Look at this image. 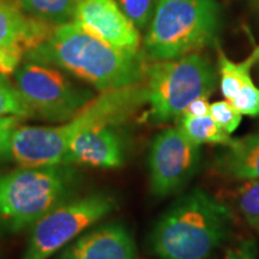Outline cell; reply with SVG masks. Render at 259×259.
Listing matches in <instances>:
<instances>
[{
    "mask_svg": "<svg viewBox=\"0 0 259 259\" xmlns=\"http://www.w3.org/2000/svg\"><path fill=\"white\" fill-rule=\"evenodd\" d=\"M56 27L28 15L18 0H0V73L15 72L22 59L44 44Z\"/></svg>",
    "mask_w": 259,
    "mask_h": 259,
    "instance_id": "obj_10",
    "label": "cell"
},
{
    "mask_svg": "<svg viewBox=\"0 0 259 259\" xmlns=\"http://www.w3.org/2000/svg\"><path fill=\"white\" fill-rule=\"evenodd\" d=\"M73 23L113 48L139 53L141 35L115 0H78Z\"/></svg>",
    "mask_w": 259,
    "mask_h": 259,
    "instance_id": "obj_11",
    "label": "cell"
},
{
    "mask_svg": "<svg viewBox=\"0 0 259 259\" xmlns=\"http://www.w3.org/2000/svg\"><path fill=\"white\" fill-rule=\"evenodd\" d=\"M259 60V47L247 59L241 63H234L219 50V67L221 74V92L226 100L231 101L235 97L241 87L251 82V69L254 63Z\"/></svg>",
    "mask_w": 259,
    "mask_h": 259,
    "instance_id": "obj_15",
    "label": "cell"
},
{
    "mask_svg": "<svg viewBox=\"0 0 259 259\" xmlns=\"http://www.w3.org/2000/svg\"><path fill=\"white\" fill-rule=\"evenodd\" d=\"M185 136L196 144H222L227 147L232 143L231 138L221 126L218 125L211 115L194 116L184 113L180 116L179 126Z\"/></svg>",
    "mask_w": 259,
    "mask_h": 259,
    "instance_id": "obj_16",
    "label": "cell"
},
{
    "mask_svg": "<svg viewBox=\"0 0 259 259\" xmlns=\"http://www.w3.org/2000/svg\"><path fill=\"white\" fill-rule=\"evenodd\" d=\"M25 58L60 67L100 92L143 82L147 66L143 53L113 48L73 22L57 25L51 36Z\"/></svg>",
    "mask_w": 259,
    "mask_h": 259,
    "instance_id": "obj_1",
    "label": "cell"
},
{
    "mask_svg": "<svg viewBox=\"0 0 259 259\" xmlns=\"http://www.w3.org/2000/svg\"><path fill=\"white\" fill-rule=\"evenodd\" d=\"M126 17L137 29H144L151 21L157 0H115Z\"/></svg>",
    "mask_w": 259,
    "mask_h": 259,
    "instance_id": "obj_20",
    "label": "cell"
},
{
    "mask_svg": "<svg viewBox=\"0 0 259 259\" xmlns=\"http://www.w3.org/2000/svg\"><path fill=\"white\" fill-rule=\"evenodd\" d=\"M114 205V199L105 193L58 204L34 223L22 259H48L88 227L105 218Z\"/></svg>",
    "mask_w": 259,
    "mask_h": 259,
    "instance_id": "obj_8",
    "label": "cell"
},
{
    "mask_svg": "<svg viewBox=\"0 0 259 259\" xmlns=\"http://www.w3.org/2000/svg\"><path fill=\"white\" fill-rule=\"evenodd\" d=\"M78 163L94 168H118L124 163V145L113 126H99L74 137L65 155L64 164Z\"/></svg>",
    "mask_w": 259,
    "mask_h": 259,
    "instance_id": "obj_12",
    "label": "cell"
},
{
    "mask_svg": "<svg viewBox=\"0 0 259 259\" xmlns=\"http://www.w3.org/2000/svg\"><path fill=\"white\" fill-rule=\"evenodd\" d=\"M199 147L179 127L166 128L155 137L149 154L150 189L154 196H169L192 179L199 166Z\"/></svg>",
    "mask_w": 259,
    "mask_h": 259,
    "instance_id": "obj_9",
    "label": "cell"
},
{
    "mask_svg": "<svg viewBox=\"0 0 259 259\" xmlns=\"http://www.w3.org/2000/svg\"><path fill=\"white\" fill-rule=\"evenodd\" d=\"M186 114L194 115V116H202L210 114V103L208 102V97L202 96L192 101L187 107L185 111Z\"/></svg>",
    "mask_w": 259,
    "mask_h": 259,
    "instance_id": "obj_25",
    "label": "cell"
},
{
    "mask_svg": "<svg viewBox=\"0 0 259 259\" xmlns=\"http://www.w3.org/2000/svg\"><path fill=\"white\" fill-rule=\"evenodd\" d=\"M59 259H136V245L124 226L112 223L80 236Z\"/></svg>",
    "mask_w": 259,
    "mask_h": 259,
    "instance_id": "obj_13",
    "label": "cell"
},
{
    "mask_svg": "<svg viewBox=\"0 0 259 259\" xmlns=\"http://www.w3.org/2000/svg\"><path fill=\"white\" fill-rule=\"evenodd\" d=\"M242 115H259V88L254 85L253 80L241 87L235 97L229 101Z\"/></svg>",
    "mask_w": 259,
    "mask_h": 259,
    "instance_id": "obj_22",
    "label": "cell"
},
{
    "mask_svg": "<svg viewBox=\"0 0 259 259\" xmlns=\"http://www.w3.org/2000/svg\"><path fill=\"white\" fill-rule=\"evenodd\" d=\"M18 125V118L0 116V160L10 156L11 136Z\"/></svg>",
    "mask_w": 259,
    "mask_h": 259,
    "instance_id": "obj_23",
    "label": "cell"
},
{
    "mask_svg": "<svg viewBox=\"0 0 259 259\" xmlns=\"http://www.w3.org/2000/svg\"><path fill=\"white\" fill-rule=\"evenodd\" d=\"M216 168L232 180H259V132L233 139L219 156Z\"/></svg>",
    "mask_w": 259,
    "mask_h": 259,
    "instance_id": "obj_14",
    "label": "cell"
},
{
    "mask_svg": "<svg viewBox=\"0 0 259 259\" xmlns=\"http://www.w3.org/2000/svg\"><path fill=\"white\" fill-rule=\"evenodd\" d=\"M235 198L245 221L259 231V180H244L236 189Z\"/></svg>",
    "mask_w": 259,
    "mask_h": 259,
    "instance_id": "obj_18",
    "label": "cell"
},
{
    "mask_svg": "<svg viewBox=\"0 0 259 259\" xmlns=\"http://www.w3.org/2000/svg\"><path fill=\"white\" fill-rule=\"evenodd\" d=\"M225 259H257V253L252 242H244L234 248H231L226 253Z\"/></svg>",
    "mask_w": 259,
    "mask_h": 259,
    "instance_id": "obj_24",
    "label": "cell"
},
{
    "mask_svg": "<svg viewBox=\"0 0 259 259\" xmlns=\"http://www.w3.org/2000/svg\"><path fill=\"white\" fill-rule=\"evenodd\" d=\"M74 184L67 164L23 167L0 176V229L16 233L64 202Z\"/></svg>",
    "mask_w": 259,
    "mask_h": 259,
    "instance_id": "obj_5",
    "label": "cell"
},
{
    "mask_svg": "<svg viewBox=\"0 0 259 259\" xmlns=\"http://www.w3.org/2000/svg\"><path fill=\"white\" fill-rule=\"evenodd\" d=\"M231 212L209 193L192 190L158 220L150 244L162 259H206L225 240Z\"/></svg>",
    "mask_w": 259,
    "mask_h": 259,
    "instance_id": "obj_3",
    "label": "cell"
},
{
    "mask_svg": "<svg viewBox=\"0 0 259 259\" xmlns=\"http://www.w3.org/2000/svg\"><path fill=\"white\" fill-rule=\"evenodd\" d=\"M254 3H255V4H257V6L259 8V0H254Z\"/></svg>",
    "mask_w": 259,
    "mask_h": 259,
    "instance_id": "obj_26",
    "label": "cell"
},
{
    "mask_svg": "<svg viewBox=\"0 0 259 259\" xmlns=\"http://www.w3.org/2000/svg\"><path fill=\"white\" fill-rule=\"evenodd\" d=\"M210 115L228 135L233 134L239 127L242 120L241 113L236 111L234 106L228 100L211 103L210 105Z\"/></svg>",
    "mask_w": 259,
    "mask_h": 259,
    "instance_id": "obj_21",
    "label": "cell"
},
{
    "mask_svg": "<svg viewBox=\"0 0 259 259\" xmlns=\"http://www.w3.org/2000/svg\"><path fill=\"white\" fill-rule=\"evenodd\" d=\"M4 76L0 74V116L31 118V113L16 87Z\"/></svg>",
    "mask_w": 259,
    "mask_h": 259,
    "instance_id": "obj_19",
    "label": "cell"
},
{
    "mask_svg": "<svg viewBox=\"0 0 259 259\" xmlns=\"http://www.w3.org/2000/svg\"><path fill=\"white\" fill-rule=\"evenodd\" d=\"M18 3L32 17L60 25L73 19L78 0H18Z\"/></svg>",
    "mask_w": 259,
    "mask_h": 259,
    "instance_id": "obj_17",
    "label": "cell"
},
{
    "mask_svg": "<svg viewBox=\"0 0 259 259\" xmlns=\"http://www.w3.org/2000/svg\"><path fill=\"white\" fill-rule=\"evenodd\" d=\"M15 87L31 113L50 122L71 120L94 97L52 65L28 60L15 70Z\"/></svg>",
    "mask_w": 259,
    "mask_h": 259,
    "instance_id": "obj_7",
    "label": "cell"
},
{
    "mask_svg": "<svg viewBox=\"0 0 259 259\" xmlns=\"http://www.w3.org/2000/svg\"><path fill=\"white\" fill-rule=\"evenodd\" d=\"M219 27L215 0H157L143 54L157 61L198 53L215 40Z\"/></svg>",
    "mask_w": 259,
    "mask_h": 259,
    "instance_id": "obj_4",
    "label": "cell"
},
{
    "mask_svg": "<svg viewBox=\"0 0 259 259\" xmlns=\"http://www.w3.org/2000/svg\"><path fill=\"white\" fill-rule=\"evenodd\" d=\"M147 103L144 83L101 92L64 125L57 127L17 126L11 136L10 156L23 167L64 164L71 141L85 130L124 122Z\"/></svg>",
    "mask_w": 259,
    "mask_h": 259,
    "instance_id": "obj_2",
    "label": "cell"
},
{
    "mask_svg": "<svg viewBox=\"0 0 259 259\" xmlns=\"http://www.w3.org/2000/svg\"><path fill=\"white\" fill-rule=\"evenodd\" d=\"M216 80L215 67L199 53L147 64L143 83L150 106L148 119L167 122L179 118L194 100L209 97Z\"/></svg>",
    "mask_w": 259,
    "mask_h": 259,
    "instance_id": "obj_6",
    "label": "cell"
}]
</instances>
